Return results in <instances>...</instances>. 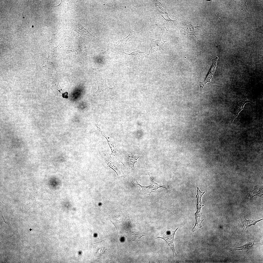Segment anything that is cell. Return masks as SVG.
Here are the masks:
<instances>
[{
	"instance_id": "cell-13",
	"label": "cell",
	"mask_w": 263,
	"mask_h": 263,
	"mask_svg": "<svg viewBox=\"0 0 263 263\" xmlns=\"http://www.w3.org/2000/svg\"><path fill=\"white\" fill-rule=\"evenodd\" d=\"M258 239L256 238L254 240L251 241L247 242L244 245L239 247L233 246L231 248H227L226 249L230 251H233L236 250H242V252H246L249 250L253 248L255 244V242H257Z\"/></svg>"
},
{
	"instance_id": "cell-7",
	"label": "cell",
	"mask_w": 263,
	"mask_h": 263,
	"mask_svg": "<svg viewBox=\"0 0 263 263\" xmlns=\"http://www.w3.org/2000/svg\"><path fill=\"white\" fill-rule=\"evenodd\" d=\"M98 89L95 92L97 95L101 98H106L113 96L115 93H113V88L109 87L108 86L106 81L105 84L103 85H99L98 84Z\"/></svg>"
},
{
	"instance_id": "cell-1",
	"label": "cell",
	"mask_w": 263,
	"mask_h": 263,
	"mask_svg": "<svg viewBox=\"0 0 263 263\" xmlns=\"http://www.w3.org/2000/svg\"><path fill=\"white\" fill-rule=\"evenodd\" d=\"M250 103L247 98H236L230 101L228 103L229 110L228 121L232 122L243 108L245 104Z\"/></svg>"
},
{
	"instance_id": "cell-18",
	"label": "cell",
	"mask_w": 263,
	"mask_h": 263,
	"mask_svg": "<svg viewBox=\"0 0 263 263\" xmlns=\"http://www.w3.org/2000/svg\"><path fill=\"white\" fill-rule=\"evenodd\" d=\"M37 190H36V192L35 193H32V194H35V193H36L37 192Z\"/></svg>"
},
{
	"instance_id": "cell-3",
	"label": "cell",
	"mask_w": 263,
	"mask_h": 263,
	"mask_svg": "<svg viewBox=\"0 0 263 263\" xmlns=\"http://www.w3.org/2000/svg\"><path fill=\"white\" fill-rule=\"evenodd\" d=\"M204 194V193L201 191L197 192L196 195L197 198V210L195 214L196 223L194 227L192 229V232H194L197 230L198 228L202 227V223L204 220L202 216V213L201 212V211L202 207L204 206V205L202 204L201 198L202 195Z\"/></svg>"
},
{
	"instance_id": "cell-9",
	"label": "cell",
	"mask_w": 263,
	"mask_h": 263,
	"mask_svg": "<svg viewBox=\"0 0 263 263\" xmlns=\"http://www.w3.org/2000/svg\"><path fill=\"white\" fill-rule=\"evenodd\" d=\"M124 57L128 62L137 63L141 61L145 57L144 52L137 51L129 54L124 53Z\"/></svg>"
},
{
	"instance_id": "cell-20",
	"label": "cell",
	"mask_w": 263,
	"mask_h": 263,
	"mask_svg": "<svg viewBox=\"0 0 263 263\" xmlns=\"http://www.w3.org/2000/svg\"><path fill=\"white\" fill-rule=\"evenodd\" d=\"M0 201H1L4 204V203L2 201L0 200Z\"/></svg>"
},
{
	"instance_id": "cell-12",
	"label": "cell",
	"mask_w": 263,
	"mask_h": 263,
	"mask_svg": "<svg viewBox=\"0 0 263 263\" xmlns=\"http://www.w3.org/2000/svg\"><path fill=\"white\" fill-rule=\"evenodd\" d=\"M218 57L217 56H216L215 59H211L212 64L209 70L206 78L202 82H199V86L200 87L202 88L206 86V84L207 82H209L210 80L212 78V75L214 74L215 67L216 66V62Z\"/></svg>"
},
{
	"instance_id": "cell-6",
	"label": "cell",
	"mask_w": 263,
	"mask_h": 263,
	"mask_svg": "<svg viewBox=\"0 0 263 263\" xmlns=\"http://www.w3.org/2000/svg\"><path fill=\"white\" fill-rule=\"evenodd\" d=\"M246 215L245 212L240 213L239 215L240 218L238 220V225L236 227L240 231L244 230L248 232V228L249 227L255 225L257 223L263 220V218L257 220H247L246 218Z\"/></svg>"
},
{
	"instance_id": "cell-2",
	"label": "cell",
	"mask_w": 263,
	"mask_h": 263,
	"mask_svg": "<svg viewBox=\"0 0 263 263\" xmlns=\"http://www.w3.org/2000/svg\"><path fill=\"white\" fill-rule=\"evenodd\" d=\"M100 153L102 158V162L105 168L107 169L108 167H109L116 172L118 178L123 177L120 172V164L113 160L106 153L102 152Z\"/></svg>"
},
{
	"instance_id": "cell-10",
	"label": "cell",
	"mask_w": 263,
	"mask_h": 263,
	"mask_svg": "<svg viewBox=\"0 0 263 263\" xmlns=\"http://www.w3.org/2000/svg\"><path fill=\"white\" fill-rule=\"evenodd\" d=\"M178 228H178L175 231L170 232V233H167L162 237H157V238H161L164 240L172 249L173 254V259L172 262L174 260L175 256L177 257L178 256L174 249V240L175 233Z\"/></svg>"
},
{
	"instance_id": "cell-8",
	"label": "cell",
	"mask_w": 263,
	"mask_h": 263,
	"mask_svg": "<svg viewBox=\"0 0 263 263\" xmlns=\"http://www.w3.org/2000/svg\"><path fill=\"white\" fill-rule=\"evenodd\" d=\"M163 34V33L162 36L152 40L150 44L151 47V49L149 50V53L148 55L161 49L163 50L166 52V51L163 49V44L167 41H164L163 40L162 37Z\"/></svg>"
},
{
	"instance_id": "cell-19",
	"label": "cell",
	"mask_w": 263,
	"mask_h": 263,
	"mask_svg": "<svg viewBox=\"0 0 263 263\" xmlns=\"http://www.w3.org/2000/svg\"><path fill=\"white\" fill-rule=\"evenodd\" d=\"M21 205V206H22V210H21V211H22L23 208V207H22V205Z\"/></svg>"
},
{
	"instance_id": "cell-11",
	"label": "cell",
	"mask_w": 263,
	"mask_h": 263,
	"mask_svg": "<svg viewBox=\"0 0 263 263\" xmlns=\"http://www.w3.org/2000/svg\"><path fill=\"white\" fill-rule=\"evenodd\" d=\"M127 153V157L126 159V163L132 177L134 179L136 178L134 177L135 175L134 164L135 162H137V160L138 158L142 157L140 155L133 156Z\"/></svg>"
},
{
	"instance_id": "cell-17",
	"label": "cell",
	"mask_w": 263,
	"mask_h": 263,
	"mask_svg": "<svg viewBox=\"0 0 263 263\" xmlns=\"http://www.w3.org/2000/svg\"><path fill=\"white\" fill-rule=\"evenodd\" d=\"M38 204L39 205H38V208H40L42 206V205H40V204H39V203H38Z\"/></svg>"
},
{
	"instance_id": "cell-15",
	"label": "cell",
	"mask_w": 263,
	"mask_h": 263,
	"mask_svg": "<svg viewBox=\"0 0 263 263\" xmlns=\"http://www.w3.org/2000/svg\"><path fill=\"white\" fill-rule=\"evenodd\" d=\"M186 26L190 29V30H189L185 28H183L184 29L185 28V29H184V30L188 33V36L189 35H192L195 36L196 35L201 34L198 33L197 30H195V29H197V27H194L192 25H188Z\"/></svg>"
},
{
	"instance_id": "cell-14",
	"label": "cell",
	"mask_w": 263,
	"mask_h": 263,
	"mask_svg": "<svg viewBox=\"0 0 263 263\" xmlns=\"http://www.w3.org/2000/svg\"><path fill=\"white\" fill-rule=\"evenodd\" d=\"M248 194L249 197L251 198L256 196L261 197L263 195V185L254 186V190L250 192Z\"/></svg>"
},
{
	"instance_id": "cell-16",
	"label": "cell",
	"mask_w": 263,
	"mask_h": 263,
	"mask_svg": "<svg viewBox=\"0 0 263 263\" xmlns=\"http://www.w3.org/2000/svg\"><path fill=\"white\" fill-rule=\"evenodd\" d=\"M3 208L2 209V210L1 215H2V217L3 218V222H5V223H6V224H8V225H9V224L10 225V224L9 223L7 222L5 220V219H4V218H3V215H2V210H3Z\"/></svg>"
},
{
	"instance_id": "cell-4",
	"label": "cell",
	"mask_w": 263,
	"mask_h": 263,
	"mask_svg": "<svg viewBox=\"0 0 263 263\" xmlns=\"http://www.w3.org/2000/svg\"><path fill=\"white\" fill-rule=\"evenodd\" d=\"M149 176L152 182V184L147 186H142L139 184L137 182L136 179L133 180V182L135 184V185H139L141 186L142 188V190H140L139 192L140 194H142L143 195L146 194L147 195H149L150 196V193L152 192H155L153 191L154 189H157L160 188H166L168 193L169 191V189H170V187L169 185H163L161 183L159 184L156 183L151 178L150 176V175L149 173L147 174Z\"/></svg>"
},
{
	"instance_id": "cell-5",
	"label": "cell",
	"mask_w": 263,
	"mask_h": 263,
	"mask_svg": "<svg viewBox=\"0 0 263 263\" xmlns=\"http://www.w3.org/2000/svg\"><path fill=\"white\" fill-rule=\"evenodd\" d=\"M134 32L131 29L129 35L125 38L112 42L107 50L103 53L104 54H109L116 50H123L125 46L127 41L133 36Z\"/></svg>"
},
{
	"instance_id": "cell-21",
	"label": "cell",
	"mask_w": 263,
	"mask_h": 263,
	"mask_svg": "<svg viewBox=\"0 0 263 263\" xmlns=\"http://www.w3.org/2000/svg\"><path fill=\"white\" fill-rule=\"evenodd\" d=\"M60 69H62V68H61V69H59V70H60Z\"/></svg>"
}]
</instances>
